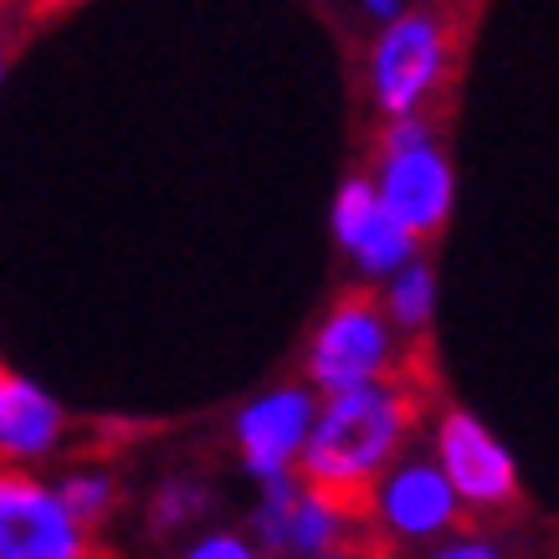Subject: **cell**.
Masks as SVG:
<instances>
[{"mask_svg": "<svg viewBox=\"0 0 559 559\" xmlns=\"http://www.w3.org/2000/svg\"><path fill=\"white\" fill-rule=\"evenodd\" d=\"M437 401L441 395L395 385V380H365L355 390L323 395L288 477L304 498L329 509L340 524H374L380 483L411 452V441L421 437Z\"/></svg>", "mask_w": 559, "mask_h": 559, "instance_id": "6da1fadb", "label": "cell"}, {"mask_svg": "<svg viewBox=\"0 0 559 559\" xmlns=\"http://www.w3.org/2000/svg\"><path fill=\"white\" fill-rule=\"evenodd\" d=\"M395 334H390L385 293H374L370 283H349L340 298L329 304L319 329L308 334L304 349V385L313 395H340L365 380H380L390 365Z\"/></svg>", "mask_w": 559, "mask_h": 559, "instance_id": "7a4b0ae2", "label": "cell"}, {"mask_svg": "<svg viewBox=\"0 0 559 559\" xmlns=\"http://www.w3.org/2000/svg\"><path fill=\"white\" fill-rule=\"evenodd\" d=\"M437 462L462 503L457 528H477L483 513L498 519V513H509V509H524L513 457L492 441V431L477 421L473 411H462V406L437 411Z\"/></svg>", "mask_w": 559, "mask_h": 559, "instance_id": "3957f363", "label": "cell"}, {"mask_svg": "<svg viewBox=\"0 0 559 559\" xmlns=\"http://www.w3.org/2000/svg\"><path fill=\"white\" fill-rule=\"evenodd\" d=\"M374 195H380V211L416 237V247H431L447 226V211H452V170L431 144L385 154Z\"/></svg>", "mask_w": 559, "mask_h": 559, "instance_id": "277c9868", "label": "cell"}, {"mask_svg": "<svg viewBox=\"0 0 559 559\" xmlns=\"http://www.w3.org/2000/svg\"><path fill=\"white\" fill-rule=\"evenodd\" d=\"M441 78V32L437 21L426 16H406L395 21L380 47H374V98L385 108L390 119H406L416 114L431 87Z\"/></svg>", "mask_w": 559, "mask_h": 559, "instance_id": "5b68a950", "label": "cell"}, {"mask_svg": "<svg viewBox=\"0 0 559 559\" xmlns=\"http://www.w3.org/2000/svg\"><path fill=\"white\" fill-rule=\"evenodd\" d=\"M313 390L298 380L288 390H272L257 406L241 411L237 421V457L241 467H252L257 477H283L304 447L308 426H313Z\"/></svg>", "mask_w": 559, "mask_h": 559, "instance_id": "8992f818", "label": "cell"}, {"mask_svg": "<svg viewBox=\"0 0 559 559\" xmlns=\"http://www.w3.org/2000/svg\"><path fill=\"white\" fill-rule=\"evenodd\" d=\"M380 519L395 539H426V534H441V528L462 524V503L441 462L426 457H401L390 467V477L380 483Z\"/></svg>", "mask_w": 559, "mask_h": 559, "instance_id": "52a82bcc", "label": "cell"}, {"mask_svg": "<svg viewBox=\"0 0 559 559\" xmlns=\"http://www.w3.org/2000/svg\"><path fill=\"white\" fill-rule=\"evenodd\" d=\"M87 421L68 416V411L51 401L47 390H36L32 380H11L5 401H0V457L5 462H41V457H62L68 437L83 431Z\"/></svg>", "mask_w": 559, "mask_h": 559, "instance_id": "ba28073f", "label": "cell"}, {"mask_svg": "<svg viewBox=\"0 0 559 559\" xmlns=\"http://www.w3.org/2000/svg\"><path fill=\"white\" fill-rule=\"evenodd\" d=\"M51 492L83 534H103L123 509V488L108 473H68Z\"/></svg>", "mask_w": 559, "mask_h": 559, "instance_id": "9c48e42d", "label": "cell"}, {"mask_svg": "<svg viewBox=\"0 0 559 559\" xmlns=\"http://www.w3.org/2000/svg\"><path fill=\"white\" fill-rule=\"evenodd\" d=\"M431 304H437V272L431 262H406L401 277L390 283L385 293V313L401 334H416V329H431Z\"/></svg>", "mask_w": 559, "mask_h": 559, "instance_id": "30bf717a", "label": "cell"}, {"mask_svg": "<svg viewBox=\"0 0 559 559\" xmlns=\"http://www.w3.org/2000/svg\"><path fill=\"white\" fill-rule=\"evenodd\" d=\"M355 257H359V267H365V277H385V272L406 267L411 257H416V237L380 211V216L370 221V231L355 241Z\"/></svg>", "mask_w": 559, "mask_h": 559, "instance_id": "8fae6325", "label": "cell"}, {"mask_svg": "<svg viewBox=\"0 0 559 559\" xmlns=\"http://www.w3.org/2000/svg\"><path fill=\"white\" fill-rule=\"evenodd\" d=\"M380 216V195H374L370 180H349V186L340 190V201H334V237L355 252V241L370 231V221Z\"/></svg>", "mask_w": 559, "mask_h": 559, "instance_id": "7c38bea8", "label": "cell"}, {"mask_svg": "<svg viewBox=\"0 0 559 559\" xmlns=\"http://www.w3.org/2000/svg\"><path fill=\"white\" fill-rule=\"evenodd\" d=\"M186 559H257V555L237 539V534H211V539H201Z\"/></svg>", "mask_w": 559, "mask_h": 559, "instance_id": "4fadbf2b", "label": "cell"}, {"mask_svg": "<svg viewBox=\"0 0 559 559\" xmlns=\"http://www.w3.org/2000/svg\"><path fill=\"white\" fill-rule=\"evenodd\" d=\"M437 559H503L492 544H483V539H467V544H452V549H441Z\"/></svg>", "mask_w": 559, "mask_h": 559, "instance_id": "5bb4252c", "label": "cell"}, {"mask_svg": "<svg viewBox=\"0 0 559 559\" xmlns=\"http://www.w3.org/2000/svg\"><path fill=\"white\" fill-rule=\"evenodd\" d=\"M365 5H370L374 16H390V11H395V0H365Z\"/></svg>", "mask_w": 559, "mask_h": 559, "instance_id": "9a60e30c", "label": "cell"}, {"mask_svg": "<svg viewBox=\"0 0 559 559\" xmlns=\"http://www.w3.org/2000/svg\"><path fill=\"white\" fill-rule=\"evenodd\" d=\"M11 380H16V374H11L5 365H0V401H5V390H11Z\"/></svg>", "mask_w": 559, "mask_h": 559, "instance_id": "2e32d148", "label": "cell"}, {"mask_svg": "<svg viewBox=\"0 0 559 559\" xmlns=\"http://www.w3.org/2000/svg\"><path fill=\"white\" fill-rule=\"evenodd\" d=\"M36 5H62V0H36Z\"/></svg>", "mask_w": 559, "mask_h": 559, "instance_id": "e0dca14e", "label": "cell"}, {"mask_svg": "<svg viewBox=\"0 0 559 559\" xmlns=\"http://www.w3.org/2000/svg\"><path fill=\"white\" fill-rule=\"evenodd\" d=\"M262 559H288V555H262Z\"/></svg>", "mask_w": 559, "mask_h": 559, "instance_id": "ac0fdd59", "label": "cell"}, {"mask_svg": "<svg viewBox=\"0 0 559 559\" xmlns=\"http://www.w3.org/2000/svg\"><path fill=\"white\" fill-rule=\"evenodd\" d=\"M0 78H5V57H0Z\"/></svg>", "mask_w": 559, "mask_h": 559, "instance_id": "d6986e66", "label": "cell"}]
</instances>
